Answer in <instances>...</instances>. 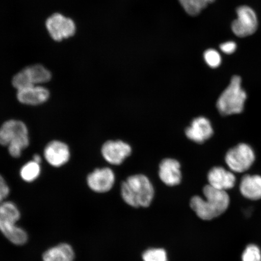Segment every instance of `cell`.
Wrapping results in <instances>:
<instances>
[{
    "mask_svg": "<svg viewBox=\"0 0 261 261\" xmlns=\"http://www.w3.org/2000/svg\"><path fill=\"white\" fill-rule=\"evenodd\" d=\"M205 199L200 196L191 198L190 206L198 218L205 221L220 216L227 210L230 203L226 191L219 190L208 185L203 188Z\"/></svg>",
    "mask_w": 261,
    "mask_h": 261,
    "instance_id": "6da1fadb",
    "label": "cell"
},
{
    "mask_svg": "<svg viewBox=\"0 0 261 261\" xmlns=\"http://www.w3.org/2000/svg\"><path fill=\"white\" fill-rule=\"evenodd\" d=\"M124 201L133 207H148L154 197V189L148 177L142 174L130 176L122 182Z\"/></svg>",
    "mask_w": 261,
    "mask_h": 261,
    "instance_id": "7a4b0ae2",
    "label": "cell"
},
{
    "mask_svg": "<svg viewBox=\"0 0 261 261\" xmlns=\"http://www.w3.org/2000/svg\"><path fill=\"white\" fill-rule=\"evenodd\" d=\"M30 145L29 129L24 122L17 119L6 120L0 126V145L7 147L13 158H20Z\"/></svg>",
    "mask_w": 261,
    "mask_h": 261,
    "instance_id": "3957f363",
    "label": "cell"
},
{
    "mask_svg": "<svg viewBox=\"0 0 261 261\" xmlns=\"http://www.w3.org/2000/svg\"><path fill=\"white\" fill-rule=\"evenodd\" d=\"M20 218L21 212L14 202L6 200L0 203V231L16 246H23L29 240L27 231L17 225Z\"/></svg>",
    "mask_w": 261,
    "mask_h": 261,
    "instance_id": "277c9868",
    "label": "cell"
},
{
    "mask_svg": "<svg viewBox=\"0 0 261 261\" xmlns=\"http://www.w3.org/2000/svg\"><path fill=\"white\" fill-rule=\"evenodd\" d=\"M246 99V91L241 87V77L234 76L218 99L217 109L224 116L239 114L244 110Z\"/></svg>",
    "mask_w": 261,
    "mask_h": 261,
    "instance_id": "5b68a950",
    "label": "cell"
},
{
    "mask_svg": "<svg viewBox=\"0 0 261 261\" xmlns=\"http://www.w3.org/2000/svg\"><path fill=\"white\" fill-rule=\"evenodd\" d=\"M51 73L40 64L30 65L16 73L12 78V84L16 91L34 86H42L51 79Z\"/></svg>",
    "mask_w": 261,
    "mask_h": 261,
    "instance_id": "8992f818",
    "label": "cell"
},
{
    "mask_svg": "<svg viewBox=\"0 0 261 261\" xmlns=\"http://www.w3.org/2000/svg\"><path fill=\"white\" fill-rule=\"evenodd\" d=\"M255 161V154L251 147L246 143H240L227 152L225 161L231 171L246 172Z\"/></svg>",
    "mask_w": 261,
    "mask_h": 261,
    "instance_id": "52a82bcc",
    "label": "cell"
},
{
    "mask_svg": "<svg viewBox=\"0 0 261 261\" xmlns=\"http://www.w3.org/2000/svg\"><path fill=\"white\" fill-rule=\"evenodd\" d=\"M45 26L50 37L56 41L73 37L76 31L73 19L58 13L51 15L47 19Z\"/></svg>",
    "mask_w": 261,
    "mask_h": 261,
    "instance_id": "ba28073f",
    "label": "cell"
},
{
    "mask_svg": "<svg viewBox=\"0 0 261 261\" xmlns=\"http://www.w3.org/2000/svg\"><path fill=\"white\" fill-rule=\"evenodd\" d=\"M238 18L233 22L231 29L234 34L239 37H246L256 32L257 19L255 12L247 6L237 9Z\"/></svg>",
    "mask_w": 261,
    "mask_h": 261,
    "instance_id": "9c48e42d",
    "label": "cell"
},
{
    "mask_svg": "<svg viewBox=\"0 0 261 261\" xmlns=\"http://www.w3.org/2000/svg\"><path fill=\"white\" fill-rule=\"evenodd\" d=\"M43 155L45 161L54 168H61L69 162L71 151L69 146L61 140H54L45 146Z\"/></svg>",
    "mask_w": 261,
    "mask_h": 261,
    "instance_id": "30bf717a",
    "label": "cell"
},
{
    "mask_svg": "<svg viewBox=\"0 0 261 261\" xmlns=\"http://www.w3.org/2000/svg\"><path fill=\"white\" fill-rule=\"evenodd\" d=\"M115 182V175L109 168H97L87 177L88 187L96 193H106L112 189Z\"/></svg>",
    "mask_w": 261,
    "mask_h": 261,
    "instance_id": "8fae6325",
    "label": "cell"
},
{
    "mask_svg": "<svg viewBox=\"0 0 261 261\" xmlns=\"http://www.w3.org/2000/svg\"><path fill=\"white\" fill-rule=\"evenodd\" d=\"M101 152L104 159L110 164L119 165L132 153V148L121 140H109L103 145Z\"/></svg>",
    "mask_w": 261,
    "mask_h": 261,
    "instance_id": "7c38bea8",
    "label": "cell"
},
{
    "mask_svg": "<svg viewBox=\"0 0 261 261\" xmlns=\"http://www.w3.org/2000/svg\"><path fill=\"white\" fill-rule=\"evenodd\" d=\"M16 91V99L25 106L42 105L46 102L50 96V91L42 86H31Z\"/></svg>",
    "mask_w": 261,
    "mask_h": 261,
    "instance_id": "4fadbf2b",
    "label": "cell"
},
{
    "mask_svg": "<svg viewBox=\"0 0 261 261\" xmlns=\"http://www.w3.org/2000/svg\"><path fill=\"white\" fill-rule=\"evenodd\" d=\"M189 139L197 143H203L213 135L214 130L211 123L204 117H197L185 130Z\"/></svg>",
    "mask_w": 261,
    "mask_h": 261,
    "instance_id": "5bb4252c",
    "label": "cell"
},
{
    "mask_svg": "<svg viewBox=\"0 0 261 261\" xmlns=\"http://www.w3.org/2000/svg\"><path fill=\"white\" fill-rule=\"evenodd\" d=\"M207 178L211 187L224 191L233 188L236 182V177L232 172L219 166L211 169Z\"/></svg>",
    "mask_w": 261,
    "mask_h": 261,
    "instance_id": "9a60e30c",
    "label": "cell"
},
{
    "mask_svg": "<svg viewBox=\"0 0 261 261\" xmlns=\"http://www.w3.org/2000/svg\"><path fill=\"white\" fill-rule=\"evenodd\" d=\"M159 177L169 187H174L180 184L181 172L180 164L175 159L163 160L159 166Z\"/></svg>",
    "mask_w": 261,
    "mask_h": 261,
    "instance_id": "2e32d148",
    "label": "cell"
},
{
    "mask_svg": "<svg viewBox=\"0 0 261 261\" xmlns=\"http://www.w3.org/2000/svg\"><path fill=\"white\" fill-rule=\"evenodd\" d=\"M42 261H74L75 252L68 243H61L49 248L42 256Z\"/></svg>",
    "mask_w": 261,
    "mask_h": 261,
    "instance_id": "e0dca14e",
    "label": "cell"
},
{
    "mask_svg": "<svg viewBox=\"0 0 261 261\" xmlns=\"http://www.w3.org/2000/svg\"><path fill=\"white\" fill-rule=\"evenodd\" d=\"M241 193L252 200L261 199V176L246 175L241 179L240 186Z\"/></svg>",
    "mask_w": 261,
    "mask_h": 261,
    "instance_id": "ac0fdd59",
    "label": "cell"
},
{
    "mask_svg": "<svg viewBox=\"0 0 261 261\" xmlns=\"http://www.w3.org/2000/svg\"><path fill=\"white\" fill-rule=\"evenodd\" d=\"M41 172V164L32 160L22 166L19 171V175L24 181L32 182L40 177Z\"/></svg>",
    "mask_w": 261,
    "mask_h": 261,
    "instance_id": "d6986e66",
    "label": "cell"
},
{
    "mask_svg": "<svg viewBox=\"0 0 261 261\" xmlns=\"http://www.w3.org/2000/svg\"><path fill=\"white\" fill-rule=\"evenodd\" d=\"M215 0H178L187 14L192 16L197 15L205 8Z\"/></svg>",
    "mask_w": 261,
    "mask_h": 261,
    "instance_id": "ffe728a7",
    "label": "cell"
},
{
    "mask_svg": "<svg viewBox=\"0 0 261 261\" xmlns=\"http://www.w3.org/2000/svg\"><path fill=\"white\" fill-rule=\"evenodd\" d=\"M143 261H168L166 250L161 248H152L145 251L142 254Z\"/></svg>",
    "mask_w": 261,
    "mask_h": 261,
    "instance_id": "44dd1931",
    "label": "cell"
},
{
    "mask_svg": "<svg viewBox=\"0 0 261 261\" xmlns=\"http://www.w3.org/2000/svg\"><path fill=\"white\" fill-rule=\"evenodd\" d=\"M243 261H261V252L256 245L250 244L245 249L242 255Z\"/></svg>",
    "mask_w": 261,
    "mask_h": 261,
    "instance_id": "7402d4cb",
    "label": "cell"
},
{
    "mask_svg": "<svg viewBox=\"0 0 261 261\" xmlns=\"http://www.w3.org/2000/svg\"><path fill=\"white\" fill-rule=\"evenodd\" d=\"M204 60L212 68H217L221 64V58L218 52L214 49H210L205 52Z\"/></svg>",
    "mask_w": 261,
    "mask_h": 261,
    "instance_id": "603a6c76",
    "label": "cell"
},
{
    "mask_svg": "<svg viewBox=\"0 0 261 261\" xmlns=\"http://www.w3.org/2000/svg\"><path fill=\"white\" fill-rule=\"evenodd\" d=\"M10 188L5 178L0 174V203L6 201L10 194Z\"/></svg>",
    "mask_w": 261,
    "mask_h": 261,
    "instance_id": "cb8c5ba5",
    "label": "cell"
},
{
    "mask_svg": "<svg viewBox=\"0 0 261 261\" xmlns=\"http://www.w3.org/2000/svg\"><path fill=\"white\" fill-rule=\"evenodd\" d=\"M220 48L222 51L226 54H233L237 49V44L236 42L232 41H228L224 42L220 45Z\"/></svg>",
    "mask_w": 261,
    "mask_h": 261,
    "instance_id": "d4e9b609",
    "label": "cell"
},
{
    "mask_svg": "<svg viewBox=\"0 0 261 261\" xmlns=\"http://www.w3.org/2000/svg\"><path fill=\"white\" fill-rule=\"evenodd\" d=\"M33 161L38 163H40L41 164L42 162V158L40 155L39 154H35L34 156H33Z\"/></svg>",
    "mask_w": 261,
    "mask_h": 261,
    "instance_id": "484cf974",
    "label": "cell"
}]
</instances>
